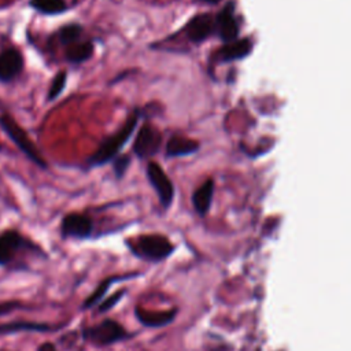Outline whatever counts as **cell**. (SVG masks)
Returning <instances> with one entry per match:
<instances>
[{
  "instance_id": "obj_16",
  "label": "cell",
  "mask_w": 351,
  "mask_h": 351,
  "mask_svg": "<svg viewBox=\"0 0 351 351\" xmlns=\"http://www.w3.org/2000/svg\"><path fill=\"white\" fill-rule=\"evenodd\" d=\"M93 43L92 41H82L74 43L69 45L66 49V59L71 63H82L92 58L93 55Z\"/></svg>"
},
{
  "instance_id": "obj_15",
  "label": "cell",
  "mask_w": 351,
  "mask_h": 351,
  "mask_svg": "<svg viewBox=\"0 0 351 351\" xmlns=\"http://www.w3.org/2000/svg\"><path fill=\"white\" fill-rule=\"evenodd\" d=\"M197 149H199L197 141L188 137H182V136H171L166 143V155L170 158L192 155Z\"/></svg>"
},
{
  "instance_id": "obj_1",
  "label": "cell",
  "mask_w": 351,
  "mask_h": 351,
  "mask_svg": "<svg viewBox=\"0 0 351 351\" xmlns=\"http://www.w3.org/2000/svg\"><path fill=\"white\" fill-rule=\"evenodd\" d=\"M140 118V111L134 110L128 121L125 122V125L112 136H110L108 138H106L95 151V154L88 159L89 163L92 166H101L110 160H112L121 151V148L128 143V140L130 138L134 128L137 126Z\"/></svg>"
},
{
  "instance_id": "obj_27",
  "label": "cell",
  "mask_w": 351,
  "mask_h": 351,
  "mask_svg": "<svg viewBox=\"0 0 351 351\" xmlns=\"http://www.w3.org/2000/svg\"><path fill=\"white\" fill-rule=\"evenodd\" d=\"M0 151H1V145H0Z\"/></svg>"
},
{
  "instance_id": "obj_4",
  "label": "cell",
  "mask_w": 351,
  "mask_h": 351,
  "mask_svg": "<svg viewBox=\"0 0 351 351\" xmlns=\"http://www.w3.org/2000/svg\"><path fill=\"white\" fill-rule=\"evenodd\" d=\"M129 336L130 335L125 328L114 319H104L100 324L82 330V337L96 346H110L117 341H122Z\"/></svg>"
},
{
  "instance_id": "obj_8",
  "label": "cell",
  "mask_w": 351,
  "mask_h": 351,
  "mask_svg": "<svg viewBox=\"0 0 351 351\" xmlns=\"http://www.w3.org/2000/svg\"><path fill=\"white\" fill-rule=\"evenodd\" d=\"M60 230L64 237L86 239L90 236V233L93 230V222L86 215L73 213V214L66 215L62 219Z\"/></svg>"
},
{
  "instance_id": "obj_20",
  "label": "cell",
  "mask_w": 351,
  "mask_h": 351,
  "mask_svg": "<svg viewBox=\"0 0 351 351\" xmlns=\"http://www.w3.org/2000/svg\"><path fill=\"white\" fill-rule=\"evenodd\" d=\"M82 34V27L77 23H69L60 27V30L58 32V38L60 41V44L63 45H71L74 43H77V40L80 38V36Z\"/></svg>"
},
{
  "instance_id": "obj_22",
  "label": "cell",
  "mask_w": 351,
  "mask_h": 351,
  "mask_svg": "<svg viewBox=\"0 0 351 351\" xmlns=\"http://www.w3.org/2000/svg\"><path fill=\"white\" fill-rule=\"evenodd\" d=\"M130 165V158L129 155H117L114 158V162H112V169H114V173H115V177L117 178H121L123 177L125 171L128 170Z\"/></svg>"
},
{
  "instance_id": "obj_10",
  "label": "cell",
  "mask_w": 351,
  "mask_h": 351,
  "mask_svg": "<svg viewBox=\"0 0 351 351\" xmlns=\"http://www.w3.org/2000/svg\"><path fill=\"white\" fill-rule=\"evenodd\" d=\"M215 30L214 18L210 14L195 15L185 27L186 36L193 43L204 41Z\"/></svg>"
},
{
  "instance_id": "obj_6",
  "label": "cell",
  "mask_w": 351,
  "mask_h": 351,
  "mask_svg": "<svg viewBox=\"0 0 351 351\" xmlns=\"http://www.w3.org/2000/svg\"><path fill=\"white\" fill-rule=\"evenodd\" d=\"M147 176L152 185V188L156 191L158 197L160 200V204L167 208L173 199H174V186L167 177V174L163 171V169L156 162H149L147 166Z\"/></svg>"
},
{
  "instance_id": "obj_17",
  "label": "cell",
  "mask_w": 351,
  "mask_h": 351,
  "mask_svg": "<svg viewBox=\"0 0 351 351\" xmlns=\"http://www.w3.org/2000/svg\"><path fill=\"white\" fill-rule=\"evenodd\" d=\"M134 276H137V274H126V276H111V277H107L106 280H103V281L97 285V288L95 289V292L84 302L82 307H84V308H88V307L95 306V304L104 296L106 291L108 289V287H110L112 282L129 280V278H132V277H134Z\"/></svg>"
},
{
  "instance_id": "obj_13",
  "label": "cell",
  "mask_w": 351,
  "mask_h": 351,
  "mask_svg": "<svg viewBox=\"0 0 351 351\" xmlns=\"http://www.w3.org/2000/svg\"><path fill=\"white\" fill-rule=\"evenodd\" d=\"M251 48H252V44H251L250 38H240V40L226 43L219 49L218 55L225 62L239 60V59H244L245 56H248L251 53Z\"/></svg>"
},
{
  "instance_id": "obj_14",
  "label": "cell",
  "mask_w": 351,
  "mask_h": 351,
  "mask_svg": "<svg viewBox=\"0 0 351 351\" xmlns=\"http://www.w3.org/2000/svg\"><path fill=\"white\" fill-rule=\"evenodd\" d=\"M213 196H214V181L211 178H208L192 195L193 208L199 215L204 217L208 213V210L211 207Z\"/></svg>"
},
{
  "instance_id": "obj_26",
  "label": "cell",
  "mask_w": 351,
  "mask_h": 351,
  "mask_svg": "<svg viewBox=\"0 0 351 351\" xmlns=\"http://www.w3.org/2000/svg\"><path fill=\"white\" fill-rule=\"evenodd\" d=\"M200 1H203V3H207V4H217V3H219L221 0H200Z\"/></svg>"
},
{
  "instance_id": "obj_23",
  "label": "cell",
  "mask_w": 351,
  "mask_h": 351,
  "mask_svg": "<svg viewBox=\"0 0 351 351\" xmlns=\"http://www.w3.org/2000/svg\"><path fill=\"white\" fill-rule=\"evenodd\" d=\"M123 293H125V291H118V292L114 293L112 296L107 298V299L99 306V313H104V311L112 308V306H115V304L119 302V299H122Z\"/></svg>"
},
{
  "instance_id": "obj_25",
  "label": "cell",
  "mask_w": 351,
  "mask_h": 351,
  "mask_svg": "<svg viewBox=\"0 0 351 351\" xmlns=\"http://www.w3.org/2000/svg\"><path fill=\"white\" fill-rule=\"evenodd\" d=\"M14 306H15L14 303H12V304H11V303H10V304H0V315H1V314H5V313H8V311H11V310L14 308Z\"/></svg>"
},
{
  "instance_id": "obj_5",
  "label": "cell",
  "mask_w": 351,
  "mask_h": 351,
  "mask_svg": "<svg viewBox=\"0 0 351 351\" xmlns=\"http://www.w3.org/2000/svg\"><path fill=\"white\" fill-rule=\"evenodd\" d=\"M160 144H162V136L159 130L151 126L149 123H144L136 136L133 151L138 158L148 159L159 151Z\"/></svg>"
},
{
  "instance_id": "obj_7",
  "label": "cell",
  "mask_w": 351,
  "mask_h": 351,
  "mask_svg": "<svg viewBox=\"0 0 351 351\" xmlns=\"http://www.w3.org/2000/svg\"><path fill=\"white\" fill-rule=\"evenodd\" d=\"M215 32L225 43L234 41L239 36V22L234 15V3H228L214 19Z\"/></svg>"
},
{
  "instance_id": "obj_9",
  "label": "cell",
  "mask_w": 351,
  "mask_h": 351,
  "mask_svg": "<svg viewBox=\"0 0 351 351\" xmlns=\"http://www.w3.org/2000/svg\"><path fill=\"white\" fill-rule=\"evenodd\" d=\"M23 69V56L19 49L8 48L0 53V81L10 82L21 74Z\"/></svg>"
},
{
  "instance_id": "obj_19",
  "label": "cell",
  "mask_w": 351,
  "mask_h": 351,
  "mask_svg": "<svg viewBox=\"0 0 351 351\" xmlns=\"http://www.w3.org/2000/svg\"><path fill=\"white\" fill-rule=\"evenodd\" d=\"M19 330L45 332V330H49V326L45 324H36V322H12V324H1L0 325V335L19 332Z\"/></svg>"
},
{
  "instance_id": "obj_3",
  "label": "cell",
  "mask_w": 351,
  "mask_h": 351,
  "mask_svg": "<svg viewBox=\"0 0 351 351\" xmlns=\"http://www.w3.org/2000/svg\"><path fill=\"white\" fill-rule=\"evenodd\" d=\"M0 126L1 129L7 133V136L14 141V144L32 160L34 162L37 166L45 169L47 167V162L43 159V156L40 155V152L37 151L36 145L33 144V141L29 138L27 133L19 126V123L12 119L8 114H3L0 117Z\"/></svg>"
},
{
  "instance_id": "obj_24",
  "label": "cell",
  "mask_w": 351,
  "mask_h": 351,
  "mask_svg": "<svg viewBox=\"0 0 351 351\" xmlns=\"http://www.w3.org/2000/svg\"><path fill=\"white\" fill-rule=\"evenodd\" d=\"M38 351H56V348H55V346L51 344V343H44V344H41V346L38 347Z\"/></svg>"
},
{
  "instance_id": "obj_2",
  "label": "cell",
  "mask_w": 351,
  "mask_h": 351,
  "mask_svg": "<svg viewBox=\"0 0 351 351\" xmlns=\"http://www.w3.org/2000/svg\"><path fill=\"white\" fill-rule=\"evenodd\" d=\"M126 245L136 256L148 262H160L174 251V245L162 234H144L134 240H128Z\"/></svg>"
},
{
  "instance_id": "obj_18",
  "label": "cell",
  "mask_w": 351,
  "mask_h": 351,
  "mask_svg": "<svg viewBox=\"0 0 351 351\" xmlns=\"http://www.w3.org/2000/svg\"><path fill=\"white\" fill-rule=\"evenodd\" d=\"M29 5L44 15H58L67 10L64 0H29Z\"/></svg>"
},
{
  "instance_id": "obj_11",
  "label": "cell",
  "mask_w": 351,
  "mask_h": 351,
  "mask_svg": "<svg viewBox=\"0 0 351 351\" xmlns=\"http://www.w3.org/2000/svg\"><path fill=\"white\" fill-rule=\"evenodd\" d=\"M177 308L165 310V311H148L141 307L134 308V315L137 321L147 328H162L171 324L176 318Z\"/></svg>"
},
{
  "instance_id": "obj_12",
  "label": "cell",
  "mask_w": 351,
  "mask_h": 351,
  "mask_svg": "<svg viewBox=\"0 0 351 351\" xmlns=\"http://www.w3.org/2000/svg\"><path fill=\"white\" fill-rule=\"evenodd\" d=\"M25 244L23 237L15 230H7L0 234V265H7L15 252Z\"/></svg>"
},
{
  "instance_id": "obj_21",
  "label": "cell",
  "mask_w": 351,
  "mask_h": 351,
  "mask_svg": "<svg viewBox=\"0 0 351 351\" xmlns=\"http://www.w3.org/2000/svg\"><path fill=\"white\" fill-rule=\"evenodd\" d=\"M66 81H67V74L64 71H59L53 77L52 84L48 90V100H55L56 97L60 96V93L63 92V89L66 86Z\"/></svg>"
}]
</instances>
